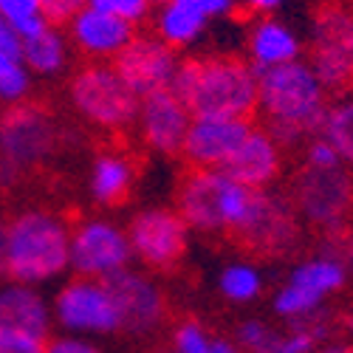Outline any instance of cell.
<instances>
[{"mask_svg": "<svg viewBox=\"0 0 353 353\" xmlns=\"http://www.w3.org/2000/svg\"><path fill=\"white\" fill-rule=\"evenodd\" d=\"M345 328H347V331H350V334H353V311H350V314H347V316H345Z\"/></svg>", "mask_w": 353, "mask_h": 353, "instance_id": "cell-41", "label": "cell"}, {"mask_svg": "<svg viewBox=\"0 0 353 353\" xmlns=\"http://www.w3.org/2000/svg\"><path fill=\"white\" fill-rule=\"evenodd\" d=\"M342 234H345V241H342V249H339V254H342V260H345L347 272H353V226H347Z\"/></svg>", "mask_w": 353, "mask_h": 353, "instance_id": "cell-39", "label": "cell"}, {"mask_svg": "<svg viewBox=\"0 0 353 353\" xmlns=\"http://www.w3.org/2000/svg\"><path fill=\"white\" fill-rule=\"evenodd\" d=\"M305 63L328 94L353 91V9L331 3L314 14Z\"/></svg>", "mask_w": 353, "mask_h": 353, "instance_id": "cell-12", "label": "cell"}, {"mask_svg": "<svg viewBox=\"0 0 353 353\" xmlns=\"http://www.w3.org/2000/svg\"><path fill=\"white\" fill-rule=\"evenodd\" d=\"M297 60H303L300 34L274 14L254 17V23L246 28V63L260 74Z\"/></svg>", "mask_w": 353, "mask_h": 353, "instance_id": "cell-22", "label": "cell"}, {"mask_svg": "<svg viewBox=\"0 0 353 353\" xmlns=\"http://www.w3.org/2000/svg\"><path fill=\"white\" fill-rule=\"evenodd\" d=\"M153 353H175L172 347H159V350H153Z\"/></svg>", "mask_w": 353, "mask_h": 353, "instance_id": "cell-42", "label": "cell"}, {"mask_svg": "<svg viewBox=\"0 0 353 353\" xmlns=\"http://www.w3.org/2000/svg\"><path fill=\"white\" fill-rule=\"evenodd\" d=\"M300 234H303V221L294 212L288 195H280L274 190H260L254 210L234 241H241L254 254L283 257L297 249Z\"/></svg>", "mask_w": 353, "mask_h": 353, "instance_id": "cell-14", "label": "cell"}, {"mask_svg": "<svg viewBox=\"0 0 353 353\" xmlns=\"http://www.w3.org/2000/svg\"><path fill=\"white\" fill-rule=\"evenodd\" d=\"M319 136L331 141V147L339 153V161L353 172V91H345L328 102Z\"/></svg>", "mask_w": 353, "mask_h": 353, "instance_id": "cell-27", "label": "cell"}, {"mask_svg": "<svg viewBox=\"0 0 353 353\" xmlns=\"http://www.w3.org/2000/svg\"><path fill=\"white\" fill-rule=\"evenodd\" d=\"M88 6V0H43L46 20L54 26H65L71 17H77Z\"/></svg>", "mask_w": 353, "mask_h": 353, "instance_id": "cell-35", "label": "cell"}, {"mask_svg": "<svg viewBox=\"0 0 353 353\" xmlns=\"http://www.w3.org/2000/svg\"><path fill=\"white\" fill-rule=\"evenodd\" d=\"M328 110V88L305 60L257 74V116L283 150L319 133Z\"/></svg>", "mask_w": 353, "mask_h": 353, "instance_id": "cell-3", "label": "cell"}, {"mask_svg": "<svg viewBox=\"0 0 353 353\" xmlns=\"http://www.w3.org/2000/svg\"><path fill=\"white\" fill-rule=\"evenodd\" d=\"M0 241H3V221H0Z\"/></svg>", "mask_w": 353, "mask_h": 353, "instance_id": "cell-44", "label": "cell"}, {"mask_svg": "<svg viewBox=\"0 0 353 353\" xmlns=\"http://www.w3.org/2000/svg\"><path fill=\"white\" fill-rule=\"evenodd\" d=\"M46 353H102L97 339H82V336H68V334H57L48 339Z\"/></svg>", "mask_w": 353, "mask_h": 353, "instance_id": "cell-33", "label": "cell"}, {"mask_svg": "<svg viewBox=\"0 0 353 353\" xmlns=\"http://www.w3.org/2000/svg\"><path fill=\"white\" fill-rule=\"evenodd\" d=\"M0 20L17 28L23 37L48 23L43 12V0H0Z\"/></svg>", "mask_w": 353, "mask_h": 353, "instance_id": "cell-29", "label": "cell"}, {"mask_svg": "<svg viewBox=\"0 0 353 353\" xmlns=\"http://www.w3.org/2000/svg\"><path fill=\"white\" fill-rule=\"evenodd\" d=\"M257 192L260 190L229 179L223 170L190 167L175 187V212L184 218L190 232L238 238L254 210Z\"/></svg>", "mask_w": 353, "mask_h": 353, "instance_id": "cell-4", "label": "cell"}, {"mask_svg": "<svg viewBox=\"0 0 353 353\" xmlns=\"http://www.w3.org/2000/svg\"><path fill=\"white\" fill-rule=\"evenodd\" d=\"M65 34L71 48L85 57V63H113L136 37V26L85 6L65 23Z\"/></svg>", "mask_w": 353, "mask_h": 353, "instance_id": "cell-17", "label": "cell"}, {"mask_svg": "<svg viewBox=\"0 0 353 353\" xmlns=\"http://www.w3.org/2000/svg\"><path fill=\"white\" fill-rule=\"evenodd\" d=\"M175 3H181L187 9H192L195 14H201L203 20H226L238 12V0H175Z\"/></svg>", "mask_w": 353, "mask_h": 353, "instance_id": "cell-32", "label": "cell"}, {"mask_svg": "<svg viewBox=\"0 0 353 353\" xmlns=\"http://www.w3.org/2000/svg\"><path fill=\"white\" fill-rule=\"evenodd\" d=\"M125 79L130 91L144 99L159 91H170L172 79L179 74L181 65V54L164 46L156 34H139L125 46V51L110 63Z\"/></svg>", "mask_w": 353, "mask_h": 353, "instance_id": "cell-15", "label": "cell"}, {"mask_svg": "<svg viewBox=\"0 0 353 353\" xmlns=\"http://www.w3.org/2000/svg\"><path fill=\"white\" fill-rule=\"evenodd\" d=\"M105 283L110 285L116 308H119L122 334L133 339H144L164 328L170 316V297L164 285L156 280V274L130 266Z\"/></svg>", "mask_w": 353, "mask_h": 353, "instance_id": "cell-13", "label": "cell"}, {"mask_svg": "<svg viewBox=\"0 0 353 353\" xmlns=\"http://www.w3.org/2000/svg\"><path fill=\"white\" fill-rule=\"evenodd\" d=\"M71 223L60 210L23 207L3 221L0 274L23 285L48 288L71 272Z\"/></svg>", "mask_w": 353, "mask_h": 353, "instance_id": "cell-1", "label": "cell"}, {"mask_svg": "<svg viewBox=\"0 0 353 353\" xmlns=\"http://www.w3.org/2000/svg\"><path fill=\"white\" fill-rule=\"evenodd\" d=\"M288 201L303 226L342 234L353 221V172L345 164L334 170L300 167Z\"/></svg>", "mask_w": 353, "mask_h": 353, "instance_id": "cell-8", "label": "cell"}, {"mask_svg": "<svg viewBox=\"0 0 353 353\" xmlns=\"http://www.w3.org/2000/svg\"><path fill=\"white\" fill-rule=\"evenodd\" d=\"M150 3H153V9H156V6H159V3H164V0H150Z\"/></svg>", "mask_w": 353, "mask_h": 353, "instance_id": "cell-43", "label": "cell"}, {"mask_svg": "<svg viewBox=\"0 0 353 353\" xmlns=\"http://www.w3.org/2000/svg\"><path fill=\"white\" fill-rule=\"evenodd\" d=\"M347 283V266L339 249L316 252L294 266L272 297V308L280 319L297 325L322 316V308Z\"/></svg>", "mask_w": 353, "mask_h": 353, "instance_id": "cell-7", "label": "cell"}, {"mask_svg": "<svg viewBox=\"0 0 353 353\" xmlns=\"http://www.w3.org/2000/svg\"><path fill=\"white\" fill-rule=\"evenodd\" d=\"M133 266L125 223L88 215L71 223V274L88 280H110Z\"/></svg>", "mask_w": 353, "mask_h": 353, "instance_id": "cell-11", "label": "cell"}, {"mask_svg": "<svg viewBox=\"0 0 353 353\" xmlns=\"http://www.w3.org/2000/svg\"><path fill=\"white\" fill-rule=\"evenodd\" d=\"M232 339L243 353H316V347L328 339V325L322 316H316L277 331L269 322L252 316L234 328Z\"/></svg>", "mask_w": 353, "mask_h": 353, "instance_id": "cell-19", "label": "cell"}, {"mask_svg": "<svg viewBox=\"0 0 353 353\" xmlns=\"http://www.w3.org/2000/svg\"><path fill=\"white\" fill-rule=\"evenodd\" d=\"M285 0H238V9L254 14V17H272Z\"/></svg>", "mask_w": 353, "mask_h": 353, "instance_id": "cell-37", "label": "cell"}, {"mask_svg": "<svg viewBox=\"0 0 353 353\" xmlns=\"http://www.w3.org/2000/svg\"><path fill=\"white\" fill-rule=\"evenodd\" d=\"M139 167L130 153L119 150V147H105L99 150L91 164H88V195L97 207L113 210L125 203L136 187Z\"/></svg>", "mask_w": 353, "mask_h": 353, "instance_id": "cell-23", "label": "cell"}, {"mask_svg": "<svg viewBox=\"0 0 353 353\" xmlns=\"http://www.w3.org/2000/svg\"><path fill=\"white\" fill-rule=\"evenodd\" d=\"M170 347L175 353H243L234 339L212 334L201 319H179L170 331Z\"/></svg>", "mask_w": 353, "mask_h": 353, "instance_id": "cell-28", "label": "cell"}, {"mask_svg": "<svg viewBox=\"0 0 353 353\" xmlns=\"http://www.w3.org/2000/svg\"><path fill=\"white\" fill-rule=\"evenodd\" d=\"M51 316L54 328H60V334L68 336L102 339L122 334L119 308H116L113 291L105 280H63L51 297Z\"/></svg>", "mask_w": 353, "mask_h": 353, "instance_id": "cell-10", "label": "cell"}, {"mask_svg": "<svg viewBox=\"0 0 353 353\" xmlns=\"http://www.w3.org/2000/svg\"><path fill=\"white\" fill-rule=\"evenodd\" d=\"M252 128L249 119H192L181 156L195 170H223Z\"/></svg>", "mask_w": 353, "mask_h": 353, "instance_id": "cell-18", "label": "cell"}, {"mask_svg": "<svg viewBox=\"0 0 353 353\" xmlns=\"http://www.w3.org/2000/svg\"><path fill=\"white\" fill-rule=\"evenodd\" d=\"M133 263L150 274H170L187 260L192 232L175 207H141L125 223Z\"/></svg>", "mask_w": 353, "mask_h": 353, "instance_id": "cell-9", "label": "cell"}, {"mask_svg": "<svg viewBox=\"0 0 353 353\" xmlns=\"http://www.w3.org/2000/svg\"><path fill=\"white\" fill-rule=\"evenodd\" d=\"M71 43L63 26L46 23L23 37V65L34 79H57L71 65Z\"/></svg>", "mask_w": 353, "mask_h": 353, "instance_id": "cell-24", "label": "cell"}, {"mask_svg": "<svg viewBox=\"0 0 353 353\" xmlns=\"http://www.w3.org/2000/svg\"><path fill=\"white\" fill-rule=\"evenodd\" d=\"M223 172L249 190H272L283 172V147L263 128H252Z\"/></svg>", "mask_w": 353, "mask_h": 353, "instance_id": "cell-21", "label": "cell"}, {"mask_svg": "<svg viewBox=\"0 0 353 353\" xmlns=\"http://www.w3.org/2000/svg\"><path fill=\"white\" fill-rule=\"evenodd\" d=\"M210 20H203L192 9L175 3V0H164L153 12V34L170 46L172 51H187L198 46L210 32Z\"/></svg>", "mask_w": 353, "mask_h": 353, "instance_id": "cell-25", "label": "cell"}, {"mask_svg": "<svg viewBox=\"0 0 353 353\" xmlns=\"http://www.w3.org/2000/svg\"><path fill=\"white\" fill-rule=\"evenodd\" d=\"M88 6L105 12L110 17H119L130 26H139L141 20H147L153 14V3L150 0H88Z\"/></svg>", "mask_w": 353, "mask_h": 353, "instance_id": "cell-30", "label": "cell"}, {"mask_svg": "<svg viewBox=\"0 0 353 353\" xmlns=\"http://www.w3.org/2000/svg\"><path fill=\"white\" fill-rule=\"evenodd\" d=\"M0 54L12 57V60H23V34L3 20H0Z\"/></svg>", "mask_w": 353, "mask_h": 353, "instance_id": "cell-36", "label": "cell"}, {"mask_svg": "<svg viewBox=\"0 0 353 353\" xmlns=\"http://www.w3.org/2000/svg\"><path fill=\"white\" fill-rule=\"evenodd\" d=\"M51 297L43 288L0 280V334H32L51 339Z\"/></svg>", "mask_w": 353, "mask_h": 353, "instance_id": "cell-20", "label": "cell"}, {"mask_svg": "<svg viewBox=\"0 0 353 353\" xmlns=\"http://www.w3.org/2000/svg\"><path fill=\"white\" fill-rule=\"evenodd\" d=\"M316 353H353V342H347V339H325L316 347Z\"/></svg>", "mask_w": 353, "mask_h": 353, "instance_id": "cell-38", "label": "cell"}, {"mask_svg": "<svg viewBox=\"0 0 353 353\" xmlns=\"http://www.w3.org/2000/svg\"><path fill=\"white\" fill-rule=\"evenodd\" d=\"M14 60H12V57H6V54H0V77H3V71L12 65Z\"/></svg>", "mask_w": 353, "mask_h": 353, "instance_id": "cell-40", "label": "cell"}, {"mask_svg": "<svg viewBox=\"0 0 353 353\" xmlns=\"http://www.w3.org/2000/svg\"><path fill=\"white\" fill-rule=\"evenodd\" d=\"M303 167H314V170H334L342 167L339 153L331 147V141H325L319 133L314 139H308L303 144Z\"/></svg>", "mask_w": 353, "mask_h": 353, "instance_id": "cell-31", "label": "cell"}, {"mask_svg": "<svg viewBox=\"0 0 353 353\" xmlns=\"http://www.w3.org/2000/svg\"><path fill=\"white\" fill-rule=\"evenodd\" d=\"M190 125H192V113L172 91H159L139 99L133 128L141 144L156 156H167V159L181 156Z\"/></svg>", "mask_w": 353, "mask_h": 353, "instance_id": "cell-16", "label": "cell"}, {"mask_svg": "<svg viewBox=\"0 0 353 353\" xmlns=\"http://www.w3.org/2000/svg\"><path fill=\"white\" fill-rule=\"evenodd\" d=\"M170 91L192 119H252L257 113V71L232 54L181 57Z\"/></svg>", "mask_w": 353, "mask_h": 353, "instance_id": "cell-2", "label": "cell"}, {"mask_svg": "<svg viewBox=\"0 0 353 353\" xmlns=\"http://www.w3.org/2000/svg\"><path fill=\"white\" fill-rule=\"evenodd\" d=\"M48 339L32 334H0V353H46Z\"/></svg>", "mask_w": 353, "mask_h": 353, "instance_id": "cell-34", "label": "cell"}, {"mask_svg": "<svg viewBox=\"0 0 353 353\" xmlns=\"http://www.w3.org/2000/svg\"><path fill=\"white\" fill-rule=\"evenodd\" d=\"M65 97L79 122L99 133H125L136 125L139 97L110 63H85L65 85Z\"/></svg>", "mask_w": 353, "mask_h": 353, "instance_id": "cell-6", "label": "cell"}, {"mask_svg": "<svg viewBox=\"0 0 353 353\" xmlns=\"http://www.w3.org/2000/svg\"><path fill=\"white\" fill-rule=\"evenodd\" d=\"M63 147L60 119L28 99L0 110V190H17L28 175L43 170Z\"/></svg>", "mask_w": 353, "mask_h": 353, "instance_id": "cell-5", "label": "cell"}, {"mask_svg": "<svg viewBox=\"0 0 353 353\" xmlns=\"http://www.w3.org/2000/svg\"><path fill=\"white\" fill-rule=\"evenodd\" d=\"M218 294L232 303V305H249L254 303L263 288H266V277H263L260 266L252 260H232L218 272Z\"/></svg>", "mask_w": 353, "mask_h": 353, "instance_id": "cell-26", "label": "cell"}]
</instances>
